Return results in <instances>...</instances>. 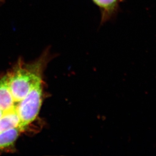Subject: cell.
<instances>
[{
    "label": "cell",
    "mask_w": 156,
    "mask_h": 156,
    "mask_svg": "<svg viewBox=\"0 0 156 156\" xmlns=\"http://www.w3.org/2000/svg\"><path fill=\"white\" fill-rule=\"evenodd\" d=\"M42 80L35 81L27 96L16 104V111L20 119L19 128L24 131L35 119L40 112L42 101Z\"/></svg>",
    "instance_id": "2"
},
{
    "label": "cell",
    "mask_w": 156,
    "mask_h": 156,
    "mask_svg": "<svg viewBox=\"0 0 156 156\" xmlns=\"http://www.w3.org/2000/svg\"><path fill=\"white\" fill-rule=\"evenodd\" d=\"M16 104L11 93L8 75L0 78V109L4 113L13 109Z\"/></svg>",
    "instance_id": "3"
},
{
    "label": "cell",
    "mask_w": 156,
    "mask_h": 156,
    "mask_svg": "<svg viewBox=\"0 0 156 156\" xmlns=\"http://www.w3.org/2000/svg\"><path fill=\"white\" fill-rule=\"evenodd\" d=\"M20 119L16 111V106L12 110L5 112L0 119V133L19 127Z\"/></svg>",
    "instance_id": "4"
},
{
    "label": "cell",
    "mask_w": 156,
    "mask_h": 156,
    "mask_svg": "<svg viewBox=\"0 0 156 156\" xmlns=\"http://www.w3.org/2000/svg\"><path fill=\"white\" fill-rule=\"evenodd\" d=\"M35 63L30 67H18L8 75L9 88L15 103L22 100L35 81L42 77V63Z\"/></svg>",
    "instance_id": "1"
},
{
    "label": "cell",
    "mask_w": 156,
    "mask_h": 156,
    "mask_svg": "<svg viewBox=\"0 0 156 156\" xmlns=\"http://www.w3.org/2000/svg\"><path fill=\"white\" fill-rule=\"evenodd\" d=\"M4 112L1 109H0V119L2 118V117L3 116V114H4Z\"/></svg>",
    "instance_id": "7"
},
{
    "label": "cell",
    "mask_w": 156,
    "mask_h": 156,
    "mask_svg": "<svg viewBox=\"0 0 156 156\" xmlns=\"http://www.w3.org/2000/svg\"><path fill=\"white\" fill-rule=\"evenodd\" d=\"M0 1H1V0H0Z\"/></svg>",
    "instance_id": "8"
},
{
    "label": "cell",
    "mask_w": 156,
    "mask_h": 156,
    "mask_svg": "<svg viewBox=\"0 0 156 156\" xmlns=\"http://www.w3.org/2000/svg\"><path fill=\"white\" fill-rule=\"evenodd\" d=\"M94 3L102 11L103 16H109L113 13L118 5L119 0H93Z\"/></svg>",
    "instance_id": "6"
},
{
    "label": "cell",
    "mask_w": 156,
    "mask_h": 156,
    "mask_svg": "<svg viewBox=\"0 0 156 156\" xmlns=\"http://www.w3.org/2000/svg\"><path fill=\"white\" fill-rule=\"evenodd\" d=\"M21 132L18 127L11 128L0 133V150L12 146Z\"/></svg>",
    "instance_id": "5"
}]
</instances>
